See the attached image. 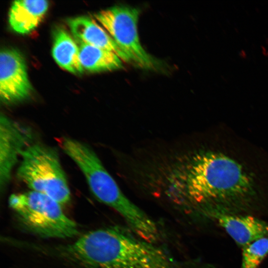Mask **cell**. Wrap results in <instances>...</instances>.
Returning <instances> with one entry per match:
<instances>
[{
  "label": "cell",
  "mask_w": 268,
  "mask_h": 268,
  "mask_svg": "<svg viewBox=\"0 0 268 268\" xmlns=\"http://www.w3.org/2000/svg\"><path fill=\"white\" fill-rule=\"evenodd\" d=\"M214 219L241 249L257 240L268 237V223L252 215L223 214Z\"/></svg>",
  "instance_id": "obj_10"
},
{
  "label": "cell",
  "mask_w": 268,
  "mask_h": 268,
  "mask_svg": "<svg viewBox=\"0 0 268 268\" xmlns=\"http://www.w3.org/2000/svg\"><path fill=\"white\" fill-rule=\"evenodd\" d=\"M76 42L79 48L80 62L84 70L100 72L124 67L123 61L115 53L84 42Z\"/></svg>",
  "instance_id": "obj_13"
},
{
  "label": "cell",
  "mask_w": 268,
  "mask_h": 268,
  "mask_svg": "<svg viewBox=\"0 0 268 268\" xmlns=\"http://www.w3.org/2000/svg\"><path fill=\"white\" fill-rule=\"evenodd\" d=\"M138 9L120 5L104 9L94 17L107 31L132 63L146 69H155L159 63L143 49L137 33Z\"/></svg>",
  "instance_id": "obj_6"
},
{
  "label": "cell",
  "mask_w": 268,
  "mask_h": 268,
  "mask_svg": "<svg viewBox=\"0 0 268 268\" xmlns=\"http://www.w3.org/2000/svg\"><path fill=\"white\" fill-rule=\"evenodd\" d=\"M167 193L199 207L210 218L241 214L258 199L253 176L226 154L203 150L173 164L165 177Z\"/></svg>",
  "instance_id": "obj_1"
},
{
  "label": "cell",
  "mask_w": 268,
  "mask_h": 268,
  "mask_svg": "<svg viewBox=\"0 0 268 268\" xmlns=\"http://www.w3.org/2000/svg\"><path fill=\"white\" fill-rule=\"evenodd\" d=\"M31 129L1 114L0 118V187L8 185L22 153L34 143Z\"/></svg>",
  "instance_id": "obj_7"
},
{
  "label": "cell",
  "mask_w": 268,
  "mask_h": 268,
  "mask_svg": "<svg viewBox=\"0 0 268 268\" xmlns=\"http://www.w3.org/2000/svg\"><path fill=\"white\" fill-rule=\"evenodd\" d=\"M55 249L63 258L83 268L176 267L174 261L161 248L115 227L90 231Z\"/></svg>",
  "instance_id": "obj_2"
},
{
  "label": "cell",
  "mask_w": 268,
  "mask_h": 268,
  "mask_svg": "<svg viewBox=\"0 0 268 268\" xmlns=\"http://www.w3.org/2000/svg\"><path fill=\"white\" fill-rule=\"evenodd\" d=\"M67 24L76 41L112 52L123 62L132 63L107 31L94 19L88 16H78L68 19Z\"/></svg>",
  "instance_id": "obj_9"
},
{
  "label": "cell",
  "mask_w": 268,
  "mask_h": 268,
  "mask_svg": "<svg viewBox=\"0 0 268 268\" xmlns=\"http://www.w3.org/2000/svg\"><path fill=\"white\" fill-rule=\"evenodd\" d=\"M25 59L13 48H3L0 54V97L4 104L21 101L31 94Z\"/></svg>",
  "instance_id": "obj_8"
},
{
  "label": "cell",
  "mask_w": 268,
  "mask_h": 268,
  "mask_svg": "<svg viewBox=\"0 0 268 268\" xmlns=\"http://www.w3.org/2000/svg\"><path fill=\"white\" fill-rule=\"evenodd\" d=\"M62 147L80 169L96 199L118 212L141 239L151 242L157 238L155 223L122 193L91 147L68 137L63 139Z\"/></svg>",
  "instance_id": "obj_3"
},
{
  "label": "cell",
  "mask_w": 268,
  "mask_h": 268,
  "mask_svg": "<svg viewBox=\"0 0 268 268\" xmlns=\"http://www.w3.org/2000/svg\"><path fill=\"white\" fill-rule=\"evenodd\" d=\"M49 5V2L45 0L14 1L8 12L10 27L20 34L31 32L42 20Z\"/></svg>",
  "instance_id": "obj_11"
},
{
  "label": "cell",
  "mask_w": 268,
  "mask_h": 268,
  "mask_svg": "<svg viewBox=\"0 0 268 268\" xmlns=\"http://www.w3.org/2000/svg\"><path fill=\"white\" fill-rule=\"evenodd\" d=\"M20 225L44 238H67L78 234L76 223L63 212L58 202L33 191L12 194L8 200Z\"/></svg>",
  "instance_id": "obj_4"
},
{
  "label": "cell",
  "mask_w": 268,
  "mask_h": 268,
  "mask_svg": "<svg viewBox=\"0 0 268 268\" xmlns=\"http://www.w3.org/2000/svg\"><path fill=\"white\" fill-rule=\"evenodd\" d=\"M16 175L31 191L45 194L61 205L70 200L59 154L51 147L39 143L30 145L22 153Z\"/></svg>",
  "instance_id": "obj_5"
},
{
  "label": "cell",
  "mask_w": 268,
  "mask_h": 268,
  "mask_svg": "<svg viewBox=\"0 0 268 268\" xmlns=\"http://www.w3.org/2000/svg\"><path fill=\"white\" fill-rule=\"evenodd\" d=\"M242 250L241 268H258L268 255V237L257 240Z\"/></svg>",
  "instance_id": "obj_14"
},
{
  "label": "cell",
  "mask_w": 268,
  "mask_h": 268,
  "mask_svg": "<svg viewBox=\"0 0 268 268\" xmlns=\"http://www.w3.org/2000/svg\"><path fill=\"white\" fill-rule=\"evenodd\" d=\"M52 56L57 64L65 70L76 74L84 71L79 59V48L73 37L64 28L53 31Z\"/></svg>",
  "instance_id": "obj_12"
}]
</instances>
